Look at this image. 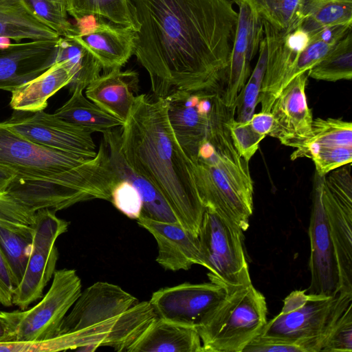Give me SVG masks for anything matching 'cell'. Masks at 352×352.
<instances>
[{
    "mask_svg": "<svg viewBox=\"0 0 352 352\" xmlns=\"http://www.w3.org/2000/svg\"><path fill=\"white\" fill-rule=\"evenodd\" d=\"M333 46L321 41L310 40L308 46L300 54L296 62L294 72V78L317 65Z\"/></svg>",
    "mask_w": 352,
    "mask_h": 352,
    "instance_id": "40",
    "label": "cell"
},
{
    "mask_svg": "<svg viewBox=\"0 0 352 352\" xmlns=\"http://www.w3.org/2000/svg\"><path fill=\"white\" fill-rule=\"evenodd\" d=\"M322 200L340 278V293L352 295V175L351 164L324 177Z\"/></svg>",
    "mask_w": 352,
    "mask_h": 352,
    "instance_id": "9",
    "label": "cell"
},
{
    "mask_svg": "<svg viewBox=\"0 0 352 352\" xmlns=\"http://www.w3.org/2000/svg\"><path fill=\"white\" fill-rule=\"evenodd\" d=\"M14 289L12 271L0 248V304L5 307L12 306Z\"/></svg>",
    "mask_w": 352,
    "mask_h": 352,
    "instance_id": "41",
    "label": "cell"
},
{
    "mask_svg": "<svg viewBox=\"0 0 352 352\" xmlns=\"http://www.w3.org/2000/svg\"><path fill=\"white\" fill-rule=\"evenodd\" d=\"M263 21L267 55L258 103L261 112L270 113L278 96L294 78L296 62L308 46L310 36L301 25L287 32Z\"/></svg>",
    "mask_w": 352,
    "mask_h": 352,
    "instance_id": "13",
    "label": "cell"
},
{
    "mask_svg": "<svg viewBox=\"0 0 352 352\" xmlns=\"http://www.w3.org/2000/svg\"><path fill=\"white\" fill-rule=\"evenodd\" d=\"M66 10L74 19L94 14L135 32L138 30L131 0H67Z\"/></svg>",
    "mask_w": 352,
    "mask_h": 352,
    "instance_id": "30",
    "label": "cell"
},
{
    "mask_svg": "<svg viewBox=\"0 0 352 352\" xmlns=\"http://www.w3.org/2000/svg\"><path fill=\"white\" fill-rule=\"evenodd\" d=\"M56 43L28 41L0 48V89L11 92L46 70L54 63Z\"/></svg>",
    "mask_w": 352,
    "mask_h": 352,
    "instance_id": "21",
    "label": "cell"
},
{
    "mask_svg": "<svg viewBox=\"0 0 352 352\" xmlns=\"http://www.w3.org/2000/svg\"><path fill=\"white\" fill-rule=\"evenodd\" d=\"M157 317L149 301L138 299L120 286L97 282L81 292L65 317L52 351H94L109 346L126 351Z\"/></svg>",
    "mask_w": 352,
    "mask_h": 352,
    "instance_id": "4",
    "label": "cell"
},
{
    "mask_svg": "<svg viewBox=\"0 0 352 352\" xmlns=\"http://www.w3.org/2000/svg\"><path fill=\"white\" fill-rule=\"evenodd\" d=\"M55 212L49 209L36 212L31 252L12 299L13 305L23 311L43 297L44 288L56 271L58 252L55 243L67 231L69 223Z\"/></svg>",
    "mask_w": 352,
    "mask_h": 352,
    "instance_id": "10",
    "label": "cell"
},
{
    "mask_svg": "<svg viewBox=\"0 0 352 352\" xmlns=\"http://www.w3.org/2000/svg\"><path fill=\"white\" fill-rule=\"evenodd\" d=\"M335 25H352V0H307L301 25L305 31Z\"/></svg>",
    "mask_w": 352,
    "mask_h": 352,
    "instance_id": "32",
    "label": "cell"
},
{
    "mask_svg": "<svg viewBox=\"0 0 352 352\" xmlns=\"http://www.w3.org/2000/svg\"><path fill=\"white\" fill-rule=\"evenodd\" d=\"M226 294L212 282L184 283L153 292L149 302L158 318L197 328Z\"/></svg>",
    "mask_w": 352,
    "mask_h": 352,
    "instance_id": "16",
    "label": "cell"
},
{
    "mask_svg": "<svg viewBox=\"0 0 352 352\" xmlns=\"http://www.w3.org/2000/svg\"><path fill=\"white\" fill-rule=\"evenodd\" d=\"M307 75L316 80L330 82L351 79V30L317 65L307 71Z\"/></svg>",
    "mask_w": 352,
    "mask_h": 352,
    "instance_id": "34",
    "label": "cell"
},
{
    "mask_svg": "<svg viewBox=\"0 0 352 352\" xmlns=\"http://www.w3.org/2000/svg\"><path fill=\"white\" fill-rule=\"evenodd\" d=\"M351 30V25H335L323 27L309 34L310 40L323 41L335 45Z\"/></svg>",
    "mask_w": 352,
    "mask_h": 352,
    "instance_id": "43",
    "label": "cell"
},
{
    "mask_svg": "<svg viewBox=\"0 0 352 352\" xmlns=\"http://www.w3.org/2000/svg\"><path fill=\"white\" fill-rule=\"evenodd\" d=\"M71 38L87 49L107 72L121 69L133 55L137 34L107 20L94 32Z\"/></svg>",
    "mask_w": 352,
    "mask_h": 352,
    "instance_id": "24",
    "label": "cell"
},
{
    "mask_svg": "<svg viewBox=\"0 0 352 352\" xmlns=\"http://www.w3.org/2000/svg\"><path fill=\"white\" fill-rule=\"evenodd\" d=\"M310 158L323 176L352 161V123L338 118L313 120L311 135L295 148L291 160Z\"/></svg>",
    "mask_w": 352,
    "mask_h": 352,
    "instance_id": "18",
    "label": "cell"
},
{
    "mask_svg": "<svg viewBox=\"0 0 352 352\" xmlns=\"http://www.w3.org/2000/svg\"><path fill=\"white\" fill-rule=\"evenodd\" d=\"M263 20L278 30L290 32L305 19L307 0H246Z\"/></svg>",
    "mask_w": 352,
    "mask_h": 352,
    "instance_id": "33",
    "label": "cell"
},
{
    "mask_svg": "<svg viewBox=\"0 0 352 352\" xmlns=\"http://www.w3.org/2000/svg\"><path fill=\"white\" fill-rule=\"evenodd\" d=\"M72 81V75L62 61L54 62L36 77L16 87L11 91L10 107L14 111H44L48 99Z\"/></svg>",
    "mask_w": 352,
    "mask_h": 352,
    "instance_id": "26",
    "label": "cell"
},
{
    "mask_svg": "<svg viewBox=\"0 0 352 352\" xmlns=\"http://www.w3.org/2000/svg\"><path fill=\"white\" fill-rule=\"evenodd\" d=\"M113 205L127 217L137 220L142 210V201L138 190L129 181L119 179L111 190Z\"/></svg>",
    "mask_w": 352,
    "mask_h": 352,
    "instance_id": "39",
    "label": "cell"
},
{
    "mask_svg": "<svg viewBox=\"0 0 352 352\" xmlns=\"http://www.w3.org/2000/svg\"><path fill=\"white\" fill-rule=\"evenodd\" d=\"M0 164L16 174L7 193L34 212H56L94 199L110 201L119 180L102 140L96 155L86 158L33 142L3 122H0Z\"/></svg>",
    "mask_w": 352,
    "mask_h": 352,
    "instance_id": "2",
    "label": "cell"
},
{
    "mask_svg": "<svg viewBox=\"0 0 352 352\" xmlns=\"http://www.w3.org/2000/svg\"><path fill=\"white\" fill-rule=\"evenodd\" d=\"M138 25L133 55L156 98L217 89L238 23L232 0H131Z\"/></svg>",
    "mask_w": 352,
    "mask_h": 352,
    "instance_id": "1",
    "label": "cell"
},
{
    "mask_svg": "<svg viewBox=\"0 0 352 352\" xmlns=\"http://www.w3.org/2000/svg\"><path fill=\"white\" fill-rule=\"evenodd\" d=\"M324 177L314 176L312 208L309 227L311 282L307 293L336 296L340 293V278L335 250L322 200Z\"/></svg>",
    "mask_w": 352,
    "mask_h": 352,
    "instance_id": "14",
    "label": "cell"
},
{
    "mask_svg": "<svg viewBox=\"0 0 352 352\" xmlns=\"http://www.w3.org/2000/svg\"><path fill=\"white\" fill-rule=\"evenodd\" d=\"M235 113L219 94L214 99L206 139L200 145L193 172L197 190L205 209L237 225L249 227L253 212V181L249 162L239 153L226 122Z\"/></svg>",
    "mask_w": 352,
    "mask_h": 352,
    "instance_id": "5",
    "label": "cell"
},
{
    "mask_svg": "<svg viewBox=\"0 0 352 352\" xmlns=\"http://www.w3.org/2000/svg\"><path fill=\"white\" fill-rule=\"evenodd\" d=\"M321 351L352 352V303L330 329Z\"/></svg>",
    "mask_w": 352,
    "mask_h": 352,
    "instance_id": "38",
    "label": "cell"
},
{
    "mask_svg": "<svg viewBox=\"0 0 352 352\" xmlns=\"http://www.w3.org/2000/svg\"><path fill=\"white\" fill-rule=\"evenodd\" d=\"M34 231V226L10 227L0 223V248L12 271L15 288L21 281L25 270Z\"/></svg>",
    "mask_w": 352,
    "mask_h": 352,
    "instance_id": "31",
    "label": "cell"
},
{
    "mask_svg": "<svg viewBox=\"0 0 352 352\" xmlns=\"http://www.w3.org/2000/svg\"><path fill=\"white\" fill-rule=\"evenodd\" d=\"M102 134V140L108 148L110 161L118 179L130 182L141 196L142 210L140 215L159 221L179 223L158 190L126 162L120 148V129H113Z\"/></svg>",
    "mask_w": 352,
    "mask_h": 352,
    "instance_id": "22",
    "label": "cell"
},
{
    "mask_svg": "<svg viewBox=\"0 0 352 352\" xmlns=\"http://www.w3.org/2000/svg\"><path fill=\"white\" fill-rule=\"evenodd\" d=\"M127 352H204L194 327L157 317Z\"/></svg>",
    "mask_w": 352,
    "mask_h": 352,
    "instance_id": "25",
    "label": "cell"
},
{
    "mask_svg": "<svg viewBox=\"0 0 352 352\" xmlns=\"http://www.w3.org/2000/svg\"><path fill=\"white\" fill-rule=\"evenodd\" d=\"M120 148L131 168L164 197L179 223L198 236L205 208L197 190L193 163L175 136L164 98L135 96L120 128Z\"/></svg>",
    "mask_w": 352,
    "mask_h": 352,
    "instance_id": "3",
    "label": "cell"
},
{
    "mask_svg": "<svg viewBox=\"0 0 352 352\" xmlns=\"http://www.w3.org/2000/svg\"><path fill=\"white\" fill-rule=\"evenodd\" d=\"M25 1L32 12L59 36L71 38L78 34L63 6L50 0Z\"/></svg>",
    "mask_w": 352,
    "mask_h": 352,
    "instance_id": "36",
    "label": "cell"
},
{
    "mask_svg": "<svg viewBox=\"0 0 352 352\" xmlns=\"http://www.w3.org/2000/svg\"><path fill=\"white\" fill-rule=\"evenodd\" d=\"M1 36L17 42H57L60 38L32 12L25 0H0Z\"/></svg>",
    "mask_w": 352,
    "mask_h": 352,
    "instance_id": "27",
    "label": "cell"
},
{
    "mask_svg": "<svg viewBox=\"0 0 352 352\" xmlns=\"http://www.w3.org/2000/svg\"><path fill=\"white\" fill-rule=\"evenodd\" d=\"M308 77L307 72L288 83L270 111L274 124L268 135L294 148L300 146L311 133L314 118L305 94Z\"/></svg>",
    "mask_w": 352,
    "mask_h": 352,
    "instance_id": "19",
    "label": "cell"
},
{
    "mask_svg": "<svg viewBox=\"0 0 352 352\" xmlns=\"http://www.w3.org/2000/svg\"><path fill=\"white\" fill-rule=\"evenodd\" d=\"M50 1L63 6L66 9V5H67V0H50Z\"/></svg>",
    "mask_w": 352,
    "mask_h": 352,
    "instance_id": "45",
    "label": "cell"
},
{
    "mask_svg": "<svg viewBox=\"0 0 352 352\" xmlns=\"http://www.w3.org/2000/svg\"><path fill=\"white\" fill-rule=\"evenodd\" d=\"M138 74L120 68L104 72L85 88L86 97L102 110L124 122L138 90Z\"/></svg>",
    "mask_w": 352,
    "mask_h": 352,
    "instance_id": "23",
    "label": "cell"
},
{
    "mask_svg": "<svg viewBox=\"0 0 352 352\" xmlns=\"http://www.w3.org/2000/svg\"><path fill=\"white\" fill-rule=\"evenodd\" d=\"M235 113L227 120L228 127L233 144L241 156L247 162L251 160L257 151L259 144L265 138L250 123V120L241 122L234 119Z\"/></svg>",
    "mask_w": 352,
    "mask_h": 352,
    "instance_id": "37",
    "label": "cell"
},
{
    "mask_svg": "<svg viewBox=\"0 0 352 352\" xmlns=\"http://www.w3.org/2000/svg\"><path fill=\"white\" fill-rule=\"evenodd\" d=\"M267 45L265 37L261 42L258 58L245 85L239 93L235 105L234 119L241 122L250 120L255 113L267 65Z\"/></svg>",
    "mask_w": 352,
    "mask_h": 352,
    "instance_id": "35",
    "label": "cell"
},
{
    "mask_svg": "<svg viewBox=\"0 0 352 352\" xmlns=\"http://www.w3.org/2000/svg\"><path fill=\"white\" fill-rule=\"evenodd\" d=\"M265 296L249 284L226 296L196 328L204 352H243L267 323Z\"/></svg>",
    "mask_w": 352,
    "mask_h": 352,
    "instance_id": "7",
    "label": "cell"
},
{
    "mask_svg": "<svg viewBox=\"0 0 352 352\" xmlns=\"http://www.w3.org/2000/svg\"><path fill=\"white\" fill-rule=\"evenodd\" d=\"M217 94V89L177 91L164 98L175 136L192 163L206 139Z\"/></svg>",
    "mask_w": 352,
    "mask_h": 352,
    "instance_id": "15",
    "label": "cell"
},
{
    "mask_svg": "<svg viewBox=\"0 0 352 352\" xmlns=\"http://www.w3.org/2000/svg\"><path fill=\"white\" fill-rule=\"evenodd\" d=\"M239 17L230 64L218 88L223 103L235 108L236 99L250 73V63L264 37L263 19L246 0H239Z\"/></svg>",
    "mask_w": 352,
    "mask_h": 352,
    "instance_id": "17",
    "label": "cell"
},
{
    "mask_svg": "<svg viewBox=\"0 0 352 352\" xmlns=\"http://www.w3.org/2000/svg\"><path fill=\"white\" fill-rule=\"evenodd\" d=\"M242 236L234 223L205 209L198 233L203 266L210 281L226 292L252 283Z\"/></svg>",
    "mask_w": 352,
    "mask_h": 352,
    "instance_id": "8",
    "label": "cell"
},
{
    "mask_svg": "<svg viewBox=\"0 0 352 352\" xmlns=\"http://www.w3.org/2000/svg\"><path fill=\"white\" fill-rule=\"evenodd\" d=\"M56 61L63 62L72 75V81L68 85L71 91L76 87L85 89L102 70L93 54L72 38H58L54 58V62Z\"/></svg>",
    "mask_w": 352,
    "mask_h": 352,
    "instance_id": "29",
    "label": "cell"
},
{
    "mask_svg": "<svg viewBox=\"0 0 352 352\" xmlns=\"http://www.w3.org/2000/svg\"><path fill=\"white\" fill-rule=\"evenodd\" d=\"M283 302L281 311L267 322L258 336L296 343L303 352H319L331 327L352 303V295L295 290Z\"/></svg>",
    "mask_w": 352,
    "mask_h": 352,
    "instance_id": "6",
    "label": "cell"
},
{
    "mask_svg": "<svg viewBox=\"0 0 352 352\" xmlns=\"http://www.w3.org/2000/svg\"><path fill=\"white\" fill-rule=\"evenodd\" d=\"M81 280L72 269L56 270L43 299L24 311L16 342H36L56 337L61 324L81 294Z\"/></svg>",
    "mask_w": 352,
    "mask_h": 352,
    "instance_id": "11",
    "label": "cell"
},
{
    "mask_svg": "<svg viewBox=\"0 0 352 352\" xmlns=\"http://www.w3.org/2000/svg\"><path fill=\"white\" fill-rule=\"evenodd\" d=\"M16 178V174L11 168L0 164V193H6Z\"/></svg>",
    "mask_w": 352,
    "mask_h": 352,
    "instance_id": "44",
    "label": "cell"
},
{
    "mask_svg": "<svg viewBox=\"0 0 352 352\" xmlns=\"http://www.w3.org/2000/svg\"><path fill=\"white\" fill-rule=\"evenodd\" d=\"M232 1L237 4L239 0H232Z\"/></svg>",
    "mask_w": 352,
    "mask_h": 352,
    "instance_id": "46",
    "label": "cell"
},
{
    "mask_svg": "<svg viewBox=\"0 0 352 352\" xmlns=\"http://www.w3.org/2000/svg\"><path fill=\"white\" fill-rule=\"evenodd\" d=\"M71 92L70 98L54 112L60 118L91 133H103L124 124L85 96L82 89L76 87Z\"/></svg>",
    "mask_w": 352,
    "mask_h": 352,
    "instance_id": "28",
    "label": "cell"
},
{
    "mask_svg": "<svg viewBox=\"0 0 352 352\" xmlns=\"http://www.w3.org/2000/svg\"><path fill=\"white\" fill-rule=\"evenodd\" d=\"M138 224L151 233L158 247L156 261L164 270H188L193 265L203 266L198 236L179 223H168L151 219L140 215Z\"/></svg>",
    "mask_w": 352,
    "mask_h": 352,
    "instance_id": "20",
    "label": "cell"
},
{
    "mask_svg": "<svg viewBox=\"0 0 352 352\" xmlns=\"http://www.w3.org/2000/svg\"><path fill=\"white\" fill-rule=\"evenodd\" d=\"M3 123L11 131L33 142L78 155L94 157L96 146L91 132L44 111H18Z\"/></svg>",
    "mask_w": 352,
    "mask_h": 352,
    "instance_id": "12",
    "label": "cell"
},
{
    "mask_svg": "<svg viewBox=\"0 0 352 352\" xmlns=\"http://www.w3.org/2000/svg\"><path fill=\"white\" fill-rule=\"evenodd\" d=\"M24 311H0V343L16 340V332Z\"/></svg>",
    "mask_w": 352,
    "mask_h": 352,
    "instance_id": "42",
    "label": "cell"
}]
</instances>
